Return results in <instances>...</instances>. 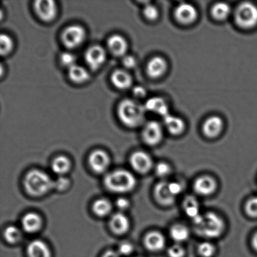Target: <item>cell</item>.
<instances>
[{
  "mask_svg": "<svg viewBox=\"0 0 257 257\" xmlns=\"http://www.w3.org/2000/svg\"><path fill=\"white\" fill-rule=\"evenodd\" d=\"M146 110L144 105L132 100H124L118 107V115L124 124L137 128L144 122Z\"/></svg>",
  "mask_w": 257,
  "mask_h": 257,
  "instance_id": "1",
  "label": "cell"
},
{
  "mask_svg": "<svg viewBox=\"0 0 257 257\" xmlns=\"http://www.w3.org/2000/svg\"><path fill=\"white\" fill-rule=\"evenodd\" d=\"M24 186L29 194L33 196H42L54 188V181L46 172L34 170L26 174Z\"/></svg>",
  "mask_w": 257,
  "mask_h": 257,
  "instance_id": "2",
  "label": "cell"
},
{
  "mask_svg": "<svg viewBox=\"0 0 257 257\" xmlns=\"http://www.w3.org/2000/svg\"><path fill=\"white\" fill-rule=\"evenodd\" d=\"M196 230L202 236L214 238L221 236L224 229L223 220L216 214L208 212L194 220Z\"/></svg>",
  "mask_w": 257,
  "mask_h": 257,
  "instance_id": "3",
  "label": "cell"
},
{
  "mask_svg": "<svg viewBox=\"0 0 257 257\" xmlns=\"http://www.w3.org/2000/svg\"><path fill=\"white\" fill-rule=\"evenodd\" d=\"M105 186L110 192L123 194L132 191L136 185V179L127 170H114L106 175Z\"/></svg>",
  "mask_w": 257,
  "mask_h": 257,
  "instance_id": "4",
  "label": "cell"
},
{
  "mask_svg": "<svg viewBox=\"0 0 257 257\" xmlns=\"http://www.w3.org/2000/svg\"><path fill=\"white\" fill-rule=\"evenodd\" d=\"M234 18L240 28H254L257 26V6L251 2H242L234 12Z\"/></svg>",
  "mask_w": 257,
  "mask_h": 257,
  "instance_id": "5",
  "label": "cell"
},
{
  "mask_svg": "<svg viewBox=\"0 0 257 257\" xmlns=\"http://www.w3.org/2000/svg\"><path fill=\"white\" fill-rule=\"evenodd\" d=\"M85 38V30L78 24L66 27L62 34L64 45L70 48H76L81 45Z\"/></svg>",
  "mask_w": 257,
  "mask_h": 257,
  "instance_id": "6",
  "label": "cell"
},
{
  "mask_svg": "<svg viewBox=\"0 0 257 257\" xmlns=\"http://www.w3.org/2000/svg\"><path fill=\"white\" fill-rule=\"evenodd\" d=\"M163 137V130L160 122L150 120L146 124L143 128L142 138L147 144L156 146L162 142Z\"/></svg>",
  "mask_w": 257,
  "mask_h": 257,
  "instance_id": "7",
  "label": "cell"
},
{
  "mask_svg": "<svg viewBox=\"0 0 257 257\" xmlns=\"http://www.w3.org/2000/svg\"><path fill=\"white\" fill-rule=\"evenodd\" d=\"M34 8L39 18L45 22L53 20L58 12L56 4L52 0H37Z\"/></svg>",
  "mask_w": 257,
  "mask_h": 257,
  "instance_id": "8",
  "label": "cell"
},
{
  "mask_svg": "<svg viewBox=\"0 0 257 257\" xmlns=\"http://www.w3.org/2000/svg\"><path fill=\"white\" fill-rule=\"evenodd\" d=\"M174 16L179 23L190 24L194 23L198 17L197 10L192 4L181 3L174 10Z\"/></svg>",
  "mask_w": 257,
  "mask_h": 257,
  "instance_id": "9",
  "label": "cell"
},
{
  "mask_svg": "<svg viewBox=\"0 0 257 257\" xmlns=\"http://www.w3.org/2000/svg\"><path fill=\"white\" fill-rule=\"evenodd\" d=\"M86 62L93 70H97L104 63L106 52L104 48L100 46H90L86 52L85 55Z\"/></svg>",
  "mask_w": 257,
  "mask_h": 257,
  "instance_id": "10",
  "label": "cell"
},
{
  "mask_svg": "<svg viewBox=\"0 0 257 257\" xmlns=\"http://www.w3.org/2000/svg\"><path fill=\"white\" fill-rule=\"evenodd\" d=\"M88 162L91 168L98 174H102L110 166V156L103 150H96L91 153Z\"/></svg>",
  "mask_w": 257,
  "mask_h": 257,
  "instance_id": "11",
  "label": "cell"
},
{
  "mask_svg": "<svg viewBox=\"0 0 257 257\" xmlns=\"http://www.w3.org/2000/svg\"><path fill=\"white\" fill-rule=\"evenodd\" d=\"M130 164L136 172L140 174H146L152 168V158L146 152H137L133 153L130 159Z\"/></svg>",
  "mask_w": 257,
  "mask_h": 257,
  "instance_id": "12",
  "label": "cell"
},
{
  "mask_svg": "<svg viewBox=\"0 0 257 257\" xmlns=\"http://www.w3.org/2000/svg\"><path fill=\"white\" fill-rule=\"evenodd\" d=\"M224 125V120L220 117L212 116L205 120L202 124V132L205 136L214 138L220 134L223 130Z\"/></svg>",
  "mask_w": 257,
  "mask_h": 257,
  "instance_id": "13",
  "label": "cell"
},
{
  "mask_svg": "<svg viewBox=\"0 0 257 257\" xmlns=\"http://www.w3.org/2000/svg\"><path fill=\"white\" fill-rule=\"evenodd\" d=\"M154 196L156 201L162 206H170L174 204L176 197L172 194L169 188V182H159L154 189Z\"/></svg>",
  "mask_w": 257,
  "mask_h": 257,
  "instance_id": "14",
  "label": "cell"
},
{
  "mask_svg": "<svg viewBox=\"0 0 257 257\" xmlns=\"http://www.w3.org/2000/svg\"><path fill=\"white\" fill-rule=\"evenodd\" d=\"M168 64L162 56H156L148 62L146 72L148 76L152 78H158L166 72Z\"/></svg>",
  "mask_w": 257,
  "mask_h": 257,
  "instance_id": "15",
  "label": "cell"
},
{
  "mask_svg": "<svg viewBox=\"0 0 257 257\" xmlns=\"http://www.w3.org/2000/svg\"><path fill=\"white\" fill-rule=\"evenodd\" d=\"M194 189L198 194L202 196H209L216 192V182L212 177L201 176L195 181Z\"/></svg>",
  "mask_w": 257,
  "mask_h": 257,
  "instance_id": "16",
  "label": "cell"
},
{
  "mask_svg": "<svg viewBox=\"0 0 257 257\" xmlns=\"http://www.w3.org/2000/svg\"><path fill=\"white\" fill-rule=\"evenodd\" d=\"M162 118L164 124L170 134L178 136L184 132L186 125L182 118L170 114V113Z\"/></svg>",
  "mask_w": 257,
  "mask_h": 257,
  "instance_id": "17",
  "label": "cell"
},
{
  "mask_svg": "<svg viewBox=\"0 0 257 257\" xmlns=\"http://www.w3.org/2000/svg\"><path fill=\"white\" fill-rule=\"evenodd\" d=\"M144 107L146 111L157 114L162 118L170 114L169 106L162 98L154 97L149 98L146 102Z\"/></svg>",
  "mask_w": 257,
  "mask_h": 257,
  "instance_id": "18",
  "label": "cell"
},
{
  "mask_svg": "<svg viewBox=\"0 0 257 257\" xmlns=\"http://www.w3.org/2000/svg\"><path fill=\"white\" fill-rule=\"evenodd\" d=\"M144 244L150 252H160L164 248L166 240L164 236L160 232H152L146 236Z\"/></svg>",
  "mask_w": 257,
  "mask_h": 257,
  "instance_id": "19",
  "label": "cell"
},
{
  "mask_svg": "<svg viewBox=\"0 0 257 257\" xmlns=\"http://www.w3.org/2000/svg\"><path fill=\"white\" fill-rule=\"evenodd\" d=\"M108 46L110 52L116 56H122L128 50L127 42L120 34L111 36L108 39Z\"/></svg>",
  "mask_w": 257,
  "mask_h": 257,
  "instance_id": "20",
  "label": "cell"
},
{
  "mask_svg": "<svg viewBox=\"0 0 257 257\" xmlns=\"http://www.w3.org/2000/svg\"><path fill=\"white\" fill-rule=\"evenodd\" d=\"M110 226L112 230L118 234L126 233L130 228V222L122 212H117L110 219Z\"/></svg>",
  "mask_w": 257,
  "mask_h": 257,
  "instance_id": "21",
  "label": "cell"
},
{
  "mask_svg": "<svg viewBox=\"0 0 257 257\" xmlns=\"http://www.w3.org/2000/svg\"><path fill=\"white\" fill-rule=\"evenodd\" d=\"M24 230L29 234H34L41 229L42 220L38 214L28 212L23 217L22 221Z\"/></svg>",
  "mask_w": 257,
  "mask_h": 257,
  "instance_id": "22",
  "label": "cell"
},
{
  "mask_svg": "<svg viewBox=\"0 0 257 257\" xmlns=\"http://www.w3.org/2000/svg\"><path fill=\"white\" fill-rule=\"evenodd\" d=\"M27 253L29 257H51V251L48 244L39 240L29 244Z\"/></svg>",
  "mask_w": 257,
  "mask_h": 257,
  "instance_id": "23",
  "label": "cell"
},
{
  "mask_svg": "<svg viewBox=\"0 0 257 257\" xmlns=\"http://www.w3.org/2000/svg\"><path fill=\"white\" fill-rule=\"evenodd\" d=\"M111 80L114 85L120 90H127L132 85V79L130 74L124 70L114 72Z\"/></svg>",
  "mask_w": 257,
  "mask_h": 257,
  "instance_id": "24",
  "label": "cell"
},
{
  "mask_svg": "<svg viewBox=\"0 0 257 257\" xmlns=\"http://www.w3.org/2000/svg\"><path fill=\"white\" fill-rule=\"evenodd\" d=\"M231 7L224 2H218L212 8V16L216 20L223 21L228 18L231 14Z\"/></svg>",
  "mask_w": 257,
  "mask_h": 257,
  "instance_id": "25",
  "label": "cell"
},
{
  "mask_svg": "<svg viewBox=\"0 0 257 257\" xmlns=\"http://www.w3.org/2000/svg\"><path fill=\"white\" fill-rule=\"evenodd\" d=\"M70 168V160L68 158L64 156L56 157L52 164L53 172L61 176L68 172Z\"/></svg>",
  "mask_w": 257,
  "mask_h": 257,
  "instance_id": "26",
  "label": "cell"
},
{
  "mask_svg": "<svg viewBox=\"0 0 257 257\" xmlns=\"http://www.w3.org/2000/svg\"><path fill=\"white\" fill-rule=\"evenodd\" d=\"M69 78L76 83H82L90 78V74L83 66L75 65L68 68Z\"/></svg>",
  "mask_w": 257,
  "mask_h": 257,
  "instance_id": "27",
  "label": "cell"
},
{
  "mask_svg": "<svg viewBox=\"0 0 257 257\" xmlns=\"http://www.w3.org/2000/svg\"><path fill=\"white\" fill-rule=\"evenodd\" d=\"M184 208L188 216L192 220L201 216L200 214V206L196 198L189 196L186 198L184 202Z\"/></svg>",
  "mask_w": 257,
  "mask_h": 257,
  "instance_id": "28",
  "label": "cell"
},
{
  "mask_svg": "<svg viewBox=\"0 0 257 257\" xmlns=\"http://www.w3.org/2000/svg\"><path fill=\"white\" fill-rule=\"evenodd\" d=\"M170 236L175 242H182L187 240L190 236L189 230L182 224H175L170 228Z\"/></svg>",
  "mask_w": 257,
  "mask_h": 257,
  "instance_id": "29",
  "label": "cell"
},
{
  "mask_svg": "<svg viewBox=\"0 0 257 257\" xmlns=\"http://www.w3.org/2000/svg\"><path fill=\"white\" fill-rule=\"evenodd\" d=\"M112 210V204L108 200L100 199L97 200L93 205V211L98 216H105L110 214Z\"/></svg>",
  "mask_w": 257,
  "mask_h": 257,
  "instance_id": "30",
  "label": "cell"
},
{
  "mask_svg": "<svg viewBox=\"0 0 257 257\" xmlns=\"http://www.w3.org/2000/svg\"><path fill=\"white\" fill-rule=\"evenodd\" d=\"M4 236L8 243L14 244L21 240L22 234V232L16 226H10L7 227L4 230Z\"/></svg>",
  "mask_w": 257,
  "mask_h": 257,
  "instance_id": "31",
  "label": "cell"
},
{
  "mask_svg": "<svg viewBox=\"0 0 257 257\" xmlns=\"http://www.w3.org/2000/svg\"><path fill=\"white\" fill-rule=\"evenodd\" d=\"M13 48V41L8 34H2L0 36V53L2 56H6Z\"/></svg>",
  "mask_w": 257,
  "mask_h": 257,
  "instance_id": "32",
  "label": "cell"
},
{
  "mask_svg": "<svg viewBox=\"0 0 257 257\" xmlns=\"http://www.w3.org/2000/svg\"><path fill=\"white\" fill-rule=\"evenodd\" d=\"M143 14L148 20L154 21L159 17L160 12L154 4H146L143 10Z\"/></svg>",
  "mask_w": 257,
  "mask_h": 257,
  "instance_id": "33",
  "label": "cell"
},
{
  "mask_svg": "<svg viewBox=\"0 0 257 257\" xmlns=\"http://www.w3.org/2000/svg\"><path fill=\"white\" fill-rule=\"evenodd\" d=\"M198 253L202 257H212L216 253L214 244L209 242H204L198 246Z\"/></svg>",
  "mask_w": 257,
  "mask_h": 257,
  "instance_id": "34",
  "label": "cell"
},
{
  "mask_svg": "<svg viewBox=\"0 0 257 257\" xmlns=\"http://www.w3.org/2000/svg\"><path fill=\"white\" fill-rule=\"evenodd\" d=\"M60 62L64 66H68V68L76 65V58L73 54L70 52H64L60 56Z\"/></svg>",
  "mask_w": 257,
  "mask_h": 257,
  "instance_id": "35",
  "label": "cell"
},
{
  "mask_svg": "<svg viewBox=\"0 0 257 257\" xmlns=\"http://www.w3.org/2000/svg\"><path fill=\"white\" fill-rule=\"evenodd\" d=\"M70 180L66 177L60 176L54 181V188L59 192L66 191L70 186Z\"/></svg>",
  "mask_w": 257,
  "mask_h": 257,
  "instance_id": "36",
  "label": "cell"
},
{
  "mask_svg": "<svg viewBox=\"0 0 257 257\" xmlns=\"http://www.w3.org/2000/svg\"><path fill=\"white\" fill-rule=\"evenodd\" d=\"M246 214L250 216L256 218L257 217V197H254L248 200L246 206Z\"/></svg>",
  "mask_w": 257,
  "mask_h": 257,
  "instance_id": "37",
  "label": "cell"
},
{
  "mask_svg": "<svg viewBox=\"0 0 257 257\" xmlns=\"http://www.w3.org/2000/svg\"><path fill=\"white\" fill-rule=\"evenodd\" d=\"M170 172V167L166 162H160L156 167V174L160 177L168 176Z\"/></svg>",
  "mask_w": 257,
  "mask_h": 257,
  "instance_id": "38",
  "label": "cell"
},
{
  "mask_svg": "<svg viewBox=\"0 0 257 257\" xmlns=\"http://www.w3.org/2000/svg\"><path fill=\"white\" fill-rule=\"evenodd\" d=\"M168 254L170 257H184L185 251L180 244H174L168 250Z\"/></svg>",
  "mask_w": 257,
  "mask_h": 257,
  "instance_id": "39",
  "label": "cell"
},
{
  "mask_svg": "<svg viewBox=\"0 0 257 257\" xmlns=\"http://www.w3.org/2000/svg\"><path fill=\"white\" fill-rule=\"evenodd\" d=\"M132 244L128 243V242H123L118 246V252L123 256H128V254H132Z\"/></svg>",
  "mask_w": 257,
  "mask_h": 257,
  "instance_id": "40",
  "label": "cell"
},
{
  "mask_svg": "<svg viewBox=\"0 0 257 257\" xmlns=\"http://www.w3.org/2000/svg\"><path fill=\"white\" fill-rule=\"evenodd\" d=\"M169 188L175 197L181 194L182 191V185L178 182H169Z\"/></svg>",
  "mask_w": 257,
  "mask_h": 257,
  "instance_id": "41",
  "label": "cell"
},
{
  "mask_svg": "<svg viewBox=\"0 0 257 257\" xmlns=\"http://www.w3.org/2000/svg\"><path fill=\"white\" fill-rule=\"evenodd\" d=\"M122 64L126 68H132L136 66V60L134 56H127L124 58Z\"/></svg>",
  "mask_w": 257,
  "mask_h": 257,
  "instance_id": "42",
  "label": "cell"
},
{
  "mask_svg": "<svg viewBox=\"0 0 257 257\" xmlns=\"http://www.w3.org/2000/svg\"><path fill=\"white\" fill-rule=\"evenodd\" d=\"M132 92L134 94L135 97L138 98H143L146 95V90L142 86L135 87L133 88Z\"/></svg>",
  "mask_w": 257,
  "mask_h": 257,
  "instance_id": "43",
  "label": "cell"
},
{
  "mask_svg": "<svg viewBox=\"0 0 257 257\" xmlns=\"http://www.w3.org/2000/svg\"><path fill=\"white\" fill-rule=\"evenodd\" d=\"M130 202L128 201V200L124 198H120L116 202L117 206L118 208L122 210L128 208V207L130 206Z\"/></svg>",
  "mask_w": 257,
  "mask_h": 257,
  "instance_id": "44",
  "label": "cell"
},
{
  "mask_svg": "<svg viewBox=\"0 0 257 257\" xmlns=\"http://www.w3.org/2000/svg\"><path fill=\"white\" fill-rule=\"evenodd\" d=\"M102 257H120V254L114 251L108 250L104 254Z\"/></svg>",
  "mask_w": 257,
  "mask_h": 257,
  "instance_id": "45",
  "label": "cell"
},
{
  "mask_svg": "<svg viewBox=\"0 0 257 257\" xmlns=\"http://www.w3.org/2000/svg\"><path fill=\"white\" fill-rule=\"evenodd\" d=\"M252 246H253L254 248L257 251V233L254 234L253 238H252Z\"/></svg>",
  "mask_w": 257,
  "mask_h": 257,
  "instance_id": "46",
  "label": "cell"
}]
</instances>
